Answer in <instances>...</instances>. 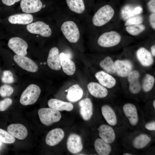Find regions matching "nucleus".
Masks as SVG:
<instances>
[{"label": "nucleus", "instance_id": "72a5a7b5", "mask_svg": "<svg viewBox=\"0 0 155 155\" xmlns=\"http://www.w3.org/2000/svg\"><path fill=\"white\" fill-rule=\"evenodd\" d=\"M0 141L4 143L10 144L13 143L15 139L8 132L0 128Z\"/></svg>", "mask_w": 155, "mask_h": 155}, {"label": "nucleus", "instance_id": "a878e982", "mask_svg": "<svg viewBox=\"0 0 155 155\" xmlns=\"http://www.w3.org/2000/svg\"><path fill=\"white\" fill-rule=\"evenodd\" d=\"M102 115L107 122L110 125L115 126L117 123V117L113 108L108 105H105L101 108Z\"/></svg>", "mask_w": 155, "mask_h": 155}, {"label": "nucleus", "instance_id": "09e8293b", "mask_svg": "<svg viewBox=\"0 0 155 155\" xmlns=\"http://www.w3.org/2000/svg\"></svg>", "mask_w": 155, "mask_h": 155}, {"label": "nucleus", "instance_id": "c03bdc74", "mask_svg": "<svg viewBox=\"0 0 155 155\" xmlns=\"http://www.w3.org/2000/svg\"><path fill=\"white\" fill-rule=\"evenodd\" d=\"M123 155H132L131 154L129 153H125L123 154Z\"/></svg>", "mask_w": 155, "mask_h": 155}, {"label": "nucleus", "instance_id": "f257e3e1", "mask_svg": "<svg viewBox=\"0 0 155 155\" xmlns=\"http://www.w3.org/2000/svg\"><path fill=\"white\" fill-rule=\"evenodd\" d=\"M55 11L57 26L65 40L73 44L82 40L86 36L85 25L59 4L57 6Z\"/></svg>", "mask_w": 155, "mask_h": 155}, {"label": "nucleus", "instance_id": "79ce46f5", "mask_svg": "<svg viewBox=\"0 0 155 155\" xmlns=\"http://www.w3.org/2000/svg\"><path fill=\"white\" fill-rule=\"evenodd\" d=\"M3 3L7 6H11L21 0H1Z\"/></svg>", "mask_w": 155, "mask_h": 155}, {"label": "nucleus", "instance_id": "9b49d317", "mask_svg": "<svg viewBox=\"0 0 155 155\" xmlns=\"http://www.w3.org/2000/svg\"><path fill=\"white\" fill-rule=\"evenodd\" d=\"M67 145L69 151L73 154L80 152L83 148L81 137L78 135L74 133L71 134L69 136Z\"/></svg>", "mask_w": 155, "mask_h": 155}, {"label": "nucleus", "instance_id": "c85d7f7f", "mask_svg": "<svg viewBox=\"0 0 155 155\" xmlns=\"http://www.w3.org/2000/svg\"><path fill=\"white\" fill-rule=\"evenodd\" d=\"M94 146L96 152L99 155H108L111 151V148L109 144L101 138H98L96 140Z\"/></svg>", "mask_w": 155, "mask_h": 155}, {"label": "nucleus", "instance_id": "7ed1b4c3", "mask_svg": "<svg viewBox=\"0 0 155 155\" xmlns=\"http://www.w3.org/2000/svg\"><path fill=\"white\" fill-rule=\"evenodd\" d=\"M114 13V9L110 5H103L99 8L94 13L90 20L89 24L91 22L94 26H102L112 19Z\"/></svg>", "mask_w": 155, "mask_h": 155}, {"label": "nucleus", "instance_id": "6e6552de", "mask_svg": "<svg viewBox=\"0 0 155 155\" xmlns=\"http://www.w3.org/2000/svg\"><path fill=\"white\" fill-rule=\"evenodd\" d=\"M8 45L16 55L25 56L27 54L28 44L25 41L20 38L15 37L11 38Z\"/></svg>", "mask_w": 155, "mask_h": 155}, {"label": "nucleus", "instance_id": "de8ad7c7", "mask_svg": "<svg viewBox=\"0 0 155 155\" xmlns=\"http://www.w3.org/2000/svg\"><path fill=\"white\" fill-rule=\"evenodd\" d=\"M1 141H0V147L1 146Z\"/></svg>", "mask_w": 155, "mask_h": 155}, {"label": "nucleus", "instance_id": "4be33fe9", "mask_svg": "<svg viewBox=\"0 0 155 155\" xmlns=\"http://www.w3.org/2000/svg\"><path fill=\"white\" fill-rule=\"evenodd\" d=\"M87 88L90 93L97 98H104L108 94V91L106 88L97 83H89L87 85Z\"/></svg>", "mask_w": 155, "mask_h": 155}, {"label": "nucleus", "instance_id": "0eeeda50", "mask_svg": "<svg viewBox=\"0 0 155 155\" xmlns=\"http://www.w3.org/2000/svg\"><path fill=\"white\" fill-rule=\"evenodd\" d=\"M26 28L30 33L38 34L44 38H49L53 34L49 25L42 21H38L28 24Z\"/></svg>", "mask_w": 155, "mask_h": 155}, {"label": "nucleus", "instance_id": "c9c22d12", "mask_svg": "<svg viewBox=\"0 0 155 155\" xmlns=\"http://www.w3.org/2000/svg\"><path fill=\"white\" fill-rule=\"evenodd\" d=\"M13 88L7 84H3L0 87V96L5 97L11 96L13 92Z\"/></svg>", "mask_w": 155, "mask_h": 155}, {"label": "nucleus", "instance_id": "37998d69", "mask_svg": "<svg viewBox=\"0 0 155 155\" xmlns=\"http://www.w3.org/2000/svg\"><path fill=\"white\" fill-rule=\"evenodd\" d=\"M151 51L152 55L155 56V45H154L151 47Z\"/></svg>", "mask_w": 155, "mask_h": 155}, {"label": "nucleus", "instance_id": "412c9836", "mask_svg": "<svg viewBox=\"0 0 155 155\" xmlns=\"http://www.w3.org/2000/svg\"><path fill=\"white\" fill-rule=\"evenodd\" d=\"M96 78L100 84L104 87L110 88L115 86L116 80L110 74L103 71H100L95 74Z\"/></svg>", "mask_w": 155, "mask_h": 155}, {"label": "nucleus", "instance_id": "39448f33", "mask_svg": "<svg viewBox=\"0 0 155 155\" xmlns=\"http://www.w3.org/2000/svg\"><path fill=\"white\" fill-rule=\"evenodd\" d=\"M38 114L41 122L46 126L59 121L61 117L59 111L52 108H40L38 111Z\"/></svg>", "mask_w": 155, "mask_h": 155}, {"label": "nucleus", "instance_id": "f704fd0d", "mask_svg": "<svg viewBox=\"0 0 155 155\" xmlns=\"http://www.w3.org/2000/svg\"><path fill=\"white\" fill-rule=\"evenodd\" d=\"M1 79L3 83L7 84L12 83L14 81L12 73L9 70H5L3 72Z\"/></svg>", "mask_w": 155, "mask_h": 155}, {"label": "nucleus", "instance_id": "f03ea898", "mask_svg": "<svg viewBox=\"0 0 155 155\" xmlns=\"http://www.w3.org/2000/svg\"><path fill=\"white\" fill-rule=\"evenodd\" d=\"M69 13L76 17L87 27L90 17V7L87 0H62L59 3Z\"/></svg>", "mask_w": 155, "mask_h": 155}, {"label": "nucleus", "instance_id": "e433bc0d", "mask_svg": "<svg viewBox=\"0 0 155 155\" xmlns=\"http://www.w3.org/2000/svg\"><path fill=\"white\" fill-rule=\"evenodd\" d=\"M143 21V17L139 15L132 17L127 20L125 24V26L141 24Z\"/></svg>", "mask_w": 155, "mask_h": 155}, {"label": "nucleus", "instance_id": "2f4dec72", "mask_svg": "<svg viewBox=\"0 0 155 155\" xmlns=\"http://www.w3.org/2000/svg\"><path fill=\"white\" fill-rule=\"evenodd\" d=\"M155 82V78L152 75L146 74L144 78L143 83V88L146 92L150 91L152 88Z\"/></svg>", "mask_w": 155, "mask_h": 155}, {"label": "nucleus", "instance_id": "a211bd4d", "mask_svg": "<svg viewBox=\"0 0 155 155\" xmlns=\"http://www.w3.org/2000/svg\"><path fill=\"white\" fill-rule=\"evenodd\" d=\"M140 73L137 70L131 71L127 75V78L129 83V90L133 94H137L141 90V86L139 81Z\"/></svg>", "mask_w": 155, "mask_h": 155}, {"label": "nucleus", "instance_id": "c756f323", "mask_svg": "<svg viewBox=\"0 0 155 155\" xmlns=\"http://www.w3.org/2000/svg\"><path fill=\"white\" fill-rule=\"evenodd\" d=\"M151 141V139L148 135L141 134L135 138L133 142L132 145L135 149H142L146 147Z\"/></svg>", "mask_w": 155, "mask_h": 155}, {"label": "nucleus", "instance_id": "20e7f679", "mask_svg": "<svg viewBox=\"0 0 155 155\" xmlns=\"http://www.w3.org/2000/svg\"><path fill=\"white\" fill-rule=\"evenodd\" d=\"M40 92L41 90L38 86L35 84H30L22 93L20 102L24 106L34 104L37 101Z\"/></svg>", "mask_w": 155, "mask_h": 155}, {"label": "nucleus", "instance_id": "9d476101", "mask_svg": "<svg viewBox=\"0 0 155 155\" xmlns=\"http://www.w3.org/2000/svg\"><path fill=\"white\" fill-rule=\"evenodd\" d=\"M46 6L40 0H22L20 2L22 11L28 13L38 12Z\"/></svg>", "mask_w": 155, "mask_h": 155}, {"label": "nucleus", "instance_id": "a18cd8bd", "mask_svg": "<svg viewBox=\"0 0 155 155\" xmlns=\"http://www.w3.org/2000/svg\"><path fill=\"white\" fill-rule=\"evenodd\" d=\"M153 107L155 109V100H154L153 101Z\"/></svg>", "mask_w": 155, "mask_h": 155}, {"label": "nucleus", "instance_id": "7c9ffc66", "mask_svg": "<svg viewBox=\"0 0 155 155\" xmlns=\"http://www.w3.org/2000/svg\"><path fill=\"white\" fill-rule=\"evenodd\" d=\"M100 66L108 73L113 74L116 73L114 63L109 56L105 57L100 63Z\"/></svg>", "mask_w": 155, "mask_h": 155}, {"label": "nucleus", "instance_id": "4468645a", "mask_svg": "<svg viewBox=\"0 0 155 155\" xmlns=\"http://www.w3.org/2000/svg\"><path fill=\"white\" fill-rule=\"evenodd\" d=\"M124 113L132 126L136 125L139 121L138 114L135 106L132 103H127L123 107Z\"/></svg>", "mask_w": 155, "mask_h": 155}, {"label": "nucleus", "instance_id": "bb28decb", "mask_svg": "<svg viewBox=\"0 0 155 155\" xmlns=\"http://www.w3.org/2000/svg\"><path fill=\"white\" fill-rule=\"evenodd\" d=\"M83 94L82 89L78 84H74L68 89L66 98L69 101L75 102L82 98Z\"/></svg>", "mask_w": 155, "mask_h": 155}, {"label": "nucleus", "instance_id": "aec40b11", "mask_svg": "<svg viewBox=\"0 0 155 155\" xmlns=\"http://www.w3.org/2000/svg\"><path fill=\"white\" fill-rule=\"evenodd\" d=\"M7 130L13 136L19 140L24 139L28 135L27 128L20 124H11L7 127Z\"/></svg>", "mask_w": 155, "mask_h": 155}, {"label": "nucleus", "instance_id": "4c0bfd02", "mask_svg": "<svg viewBox=\"0 0 155 155\" xmlns=\"http://www.w3.org/2000/svg\"><path fill=\"white\" fill-rule=\"evenodd\" d=\"M12 101L11 99L6 98L0 101V111H3L7 110L11 104Z\"/></svg>", "mask_w": 155, "mask_h": 155}, {"label": "nucleus", "instance_id": "a19ab883", "mask_svg": "<svg viewBox=\"0 0 155 155\" xmlns=\"http://www.w3.org/2000/svg\"><path fill=\"white\" fill-rule=\"evenodd\" d=\"M149 21L151 26L152 28H155V13H152L150 16Z\"/></svg>", "mask_w": 155, "mask_h": 155}, {"label": "nucleus", "instance_id": "1a4fd4ad", "mask_svg": "<svg viewBox=\"0 0 155 155\" xmlns=\"http://www.w3.org/2000/svg\"><path fill=\"white\" fill-rule=\"evenodd\" d=\"M13 58L14 61L18 66L28 71L35 72L38 69L37 65L27 57L16 55Z\"/></svg>", "mask_w": 155, "mask_h": 155}, {"label": "nucleus", "instance_id": "5701e85b", "mask_svg": "<svg viewBox=\"0 0 155 155\" xmlns=\"http://www.w3.org/2000/svg\"><path fill=\"white\" fill-rule=\"evenodd\" d=\"M136 56L138 60L143 66H149L153 63L154 60L151 53L144 47H141L137 50Z\"/></svg>", "mask_w": 155, "mask_h": 155}, {"label": "nucleus", "instance_id": "49530a36", "mask_svg": "<svg viewBox=\"0 0 155 155\" xmlns=\"http://www.w3.org/2000/svg\"><path fill=\"white\" fill-rule=\"evenodd\" d=\"M88 2V3L89 4V5H90V0H87Z\"/></svg>", "mask_w": 155, "mask_h": 155}, {"label": "nucleus", "instance_id": "473e14b6", "mask_svg": "<svg viewBox=\"0 0 155 155\" xmlns=\"http://www.w3.org/2000/svg\"><path fill=\"white\" fill-rule=\"evenodd\" d=\"M145 29V26L141 24L129 26L126 28L127 32L133 36L138 35Z\"/></svg>", "mask_w": 155, "mask_h": 155}, {"label": "nucleus", "instance_id": "cd10ccee", "mask_svg": "<svg viewBox=\"0 0 155 155\" xmlns=\"http://www.w3.org/2000/svg\"><path fill=\"white\" fill-rule=\"evenodd\" d=\"M142 11V9L140 6L134 7L130 5L124 6L121 10L122 18L125 20H127L135 16L139 15Z\"/></svg>", "mask_w": 155, "mask_h": 155}, {"label": "nucleus", "instance_id": "393cba45", "mask_svg": "<svg viewBox=\"0 0 155 155\" xmlns=\"http://www.w3.org/2000/svg\"><path fill=\"white\" fill-rule=\"evenodd\" d=\"M8 20L11 24L25 25L30 24L32 22L33 17L29 13H19L9 16Z\"/></svg>", "mask_w": 155, "mask_h": 155}, {"label": "nucleus", "instance_id": "f3484780", "mask_svg": "<svg viewBox=\"0 0 155 155\" xmlns=\"http://www.w3.org/2000/svg\"><path fill=\"white\" fill-rule=\"evenodd\" d=\"M99 135L101 139L108 144H111L115 141L116 135L114 131L110 126L101 125L98 128Z\"/></svg>", "mask_w": 155, "mask_h": 155}, {"label": "nucleus", "instance_id": "6ab92c4d", "mask_svg": "<svg viewBox=\"0 0 155 155\" xmlns=\"http://www.w3.org/2000/svg\"><path fill=\"white\" fill-rule=\"evenodd\" d=\"M114 64L116 72L121 77L127 76L132 69V64L128 60H117L115 61Z\"/></svg>", "mask_w": 155, "mask_h": 155}, {"label": "nucleus", "instance_id": "ea45409f", "mask_svg": "<svg viewBox=\"0 0 155 155\" xmlns=\"http://www.w3.org/2000/svg\"><path fill=\"white\" fill-rule=\"evenodd\" d=\"M145 128L150 131H155V122L153 121L146 123L145 125Z\"/></svg>", "mask_w": 155, "mask_h": 155}, {"label": "nucleus", "instance_id": "423d86ee", "mask_svg": "<svg viewBox=\"0 0 155 155\" xmlns=\"http://www.w3.org/2000/svg\"><path fill=\"white\" fill-rule=\"evenodd\" d=\"M121 36L117 32L112 31L104 32L98 37L97 43L100 46L107 48L114 46L120 42Z\"/></svg>", "mask_w": 155, "mask_h": 155}, {"label": "nucleus", "instance_id": "ddd939ff", "mask_svg": "<svg viewBox=\"0 0 155 155\" xmlns=\"http://www.w3.org/2000/svg\"><path fill=\"white\" fill-rule=\"evenodd\" d=\"M80 113L83 119L88 121L93 115V105L90 99L86 98L81 100L79 102Z\"/></svg>", "mask_w": 155, "mask_h": 155}, {"label": "nucleus", "instance_id": "b1692460", "mask_svg": "<svg viewBox=\"0 0 155 155\" xmlns=\"http://www.w3.org/2000/svg\"><path fill=\"white\" fill-rule=\"evenodd\" d=\"M48 104L50 108L58 111H71L73 108V105L71 103L57 99H50L48 102Z\"/></svg>", "mask_w": 155, "mask_h": 155}, {"label": "nucleus", "instance_id": "f8f14e48", "mask_svg": "<svg viewBox=\"0 0 155 155\" xmlns=\"http://www.w3.org/2000/svg\"><path fill=\"white\" fill-rule=\"evenodd\" d=\"M59 52L57 47H52L50 50L47 59L49 67L54 70H59L61 68Z\"/></svg>", "mask_w": 155, "mask_h": 155}, {"label": "nucleus", "instance_id": "dca6fc26", "mask_svg": "<svg viewBox=\"0 0 155 155\" xmlns=\"http://www.w3.org/2000/svg\"><path fill=\"white\" fill-rule=\"evenodd\" d=\"M59 56L61 65L63 72L69 75H73L76 70L75 65L73 61L64 52L60 53Z\"/></svg>", "mask_w": 155, "mask_h": 155}, {"label": "nucleus", "instance_id": "58836bf2", "mask_svg": "<svg viewBox=\"0 0 155 155\" xmlns=\"http://www.w3.org/2000/svg\"><path fill=\"white\" fill-rule=\"evenodd\" d=\"M147 5L151 12H155V0H150L147 3Z\"/></svg>", "mask_w": 155, "mask_h": 155}, {"label": "nucleus", "instance_id": "2eb2a0df", "mask_svg": "<svg viewBox=\"0 0 155 155\" xmlns=\"http://www.w3.org/2000/svg\"><path fill=\"white\" fill-rule=\"evenodd\" d=\"M64 132L60 128L54 129L50 131L47 134L45 138L46 144L54 146L59 143L63 138Z\"/></svg>", "mask_w": 155, "mask_h": 155}]
</instances>
